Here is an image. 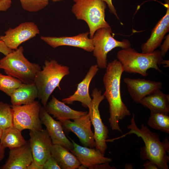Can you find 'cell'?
<instances>
[{
	"instance_id": "obj_24",
	"label": "cell",
	"mask_w": 169,
	"mask_h": 169,
	"mask_svg": "<svg viewBox=\"0 0 169 169\" xmlns=\"http://www.w3.org/2000/svg\"><path fill=\"white\" fill-rule=\"evenodd\" d=\"M21 131L13 126L3 130L0 138V144L5 148L10 150L25 145L26 141L21 133Z\"/></svg>"
},
{
	"instance_id": "obj_38",
	"label": "cell",
	"mask_w": 169,
	"mask_h": 169,
	"mask_svg": "<svg viewBox=\"0 0 169 169\" xmlns=\"http://www.w3.org/2000/svg\"><path fill=\"white\" fill-rule=\"evenodd\" d=\"M125 168L127 169H132L133 168V166L131 164L127 163L125 165Z\"/></svg>"
},
{
	"instance_id": "obj_41",
	"label": "cell",
	"mask_w": 169,
	"mask_h": 169,
	"mask_svg": "<svg viewBox=\"0 0 169 169\" xmlns=\"http://www.w3.org/2000/svg\"><path fill=\"white\" fill-rule=\"evenodd\" d=\"M53 2H57V1H60L63 0H51Z\"/></svg>"
},
{
	"instance_id": "obj_35",
	"label": "cell",
	"mask_w": 169,
	"mask_h": 169,
	"mask_svg": "<svg viewBox=\"0 0 169 169\" xmlns=\"http://www.w3.org/2000/svg\"><path fill=\"white\" fill-rule=\"evenodd\" d=\"M27 169H43L42 165H39L33 161L27 167Z\"/></svg>"
},
{
	"instance_id": "obj_3",
	"label": "cell",
	"mask_w": 169,
	"mask_h": 169,
	"mask_svg": "<svg viewBox=\"0 0 169 169\" xmlns=\"http://www.w3.org/2000/svg\"><path fill=\"white\" fill-rule=\"evenodd\" d=\"M117 58L124 71L128 73H137L146 77L147 70L151 68L162 73L159 66L163 59L159 50L149 53H139L130 47L119 50Z\"/></svg>"
},
{
	"instance_id": "obj_40",
	"label": "cell",
	"mask_w": 169,
	"mask_h": 169,
	"mask_svg": "<svg viewBox=\"0 0 169 169\" xmlns=\"http://www.w3.org/2000/svg\"><path fill=\"white\" fill-rule=\"evenodd\" d=\"M3 130L0 128V138L1 137V136L2 132Z\"/></svg>"
},
{
	"instance_id": "obj_36",
	"label": "cell",
	"mask_w": 169,
	"mask_h": 169,
	"mask_svg": "<svg viewBox=\"0 0 169 169\" xmlns=\"http://www.w3.org/2000/svg\"><path fill=\"white\" fill-rule=\"evenodd\" d=\"M5 149V148L0 144V161H2L4 157Z\"/></svg>"
},
{
	"instance_id": "obj_5",
	"label": "cell",
	"mask_w": 169,
	"mask_h": 169,
	"mask_svg": "<svg viewBox=\"0 0 169 169\" xmlns=\"http://www.w3.org/2000/svg\"><path fill=\"white\" fill-rule=\"evenodd\" d=\"M23 50V46H20L1 59L0 69L23 83H34L36 74L41 68L38 64L32 63L26 58Z\"/></svg>"
},
{
	"instance_id": "obj_15",
	"label": "cell",
	"mask_w": 169,
	"mask_h": 169,
	"mask_svg": "<svg viewBox=\"0 0 169 169\" xmlns=\"http://www.w3.org/2000/svg\"><path fill=\"white\" fill-rule=\"evenodd\" d=\"M69 139L74 146L73 149L70 151L71 152L77 157L81 164L86 168L93 169L97 165L109 163L112 161L111 158L105 157L99 150L81 146Z\"/></svg>"
},
{
	"instance_id": "obj_29",
	"label": "cell",
	"mask_w": 169,
	"mask_h": 169,
	"mask_svg": "<svg viewBox=\"0 0 169 169\" xmlns=\"http://www.w3.org/2000/svg\"><path fill=\"white\" fill-rule=\"evenodd\" d=\"M43 169H60L56 160L51 156L48 158L43 165Z\"/></svg>"
},
{
	"instance_id": "obj_11",
	"label": "cell",
	"mask_w": 169,
	"mask_h": 169,
	"mask_svg": "<svg viewBox=\"0 0 169 169\" xmlns=\"http://www.w3.org/2000/svg\"><path fill=\"white\" fill-rule=\"evenodd\" d=\"M72 121L70 120H61L63 130L69 132L72 131L79 139L83 146L95 147L94 133L91 130V123L87 114Z\"/></svg>"
},
{
	"instance_id": "obj_10",
	"label": "cell",
	"mask_w": 169,
	"mask_h": 169,
	"mask_svg": "<svg viewBox=\"0 0 169 169\" xmlns=\"http://www.w3.org/2000/svg\"><path fill=\"white\" fill-rule=\"evenodd\" d=\"M40 32L33 22H27L20 24L14 28H9L1 36L6 46L12 50L17 49L22 43L35 37Z\"/></svg>"
},
{
	"instance_id": "obj_1",
	"label": "cell",
	"mask_w": 169,
	"mask_h": 169,
	"mask_svg": "<svg viewBox=\"0 0 169 169\" xmlns=\"http://www.w3.org/2000/svg\"><path fill=\"white\" fill-rule=\"evenodd\" d=\"M103 81L105 89L103 94L109 103V122L111 130L121 133L119 123L127 116L131 115L130 111L123 102L120 93V80L124 68L117 59L109 63Z\"/></svg>"
},
{
	"instance_id": "obj_20",
	"label": "cell",
	"mask_w": 169,
	"mask_h": 169,
	"mask_svg": "<svg viewBox=\"0 0 169 169\" xmlns=\"http://www.w3.org/2000/svg\"><path fill=\"white\" fill-rule=\"evenodd\" d=\"M46 111L57 119L61 120H74L87 114V111L74 110L57 99L52 95V98L47 103L45 108Z\"/></svg>"
},
{
	"instance_id": "obj_22",
	"label": "cell",
	"mask_w": 169,
	"mask_h": 169,
	"mask_svg": "<svg viewBox=\"0 0 169 169\" xmlns=\"http://www.w3.org/2000/svg\"><path fill=\"white\" fill-rule=\"evenodd\" d=\"M140 104L150 112L167 114L169 113V95L164 94L161 90L145 97Z\"/></svg>"
},
{
	"instance_id": "obj_21",
	"label": "cell",
	"mask_w": 169,
	"mask_h": 169,
	"mask_svg": "<svg viewBox=\"0 0 169 169\" xmlns=\"http://www.w3.org/2000/svg\"><path fill=\"white\" fill-rule=\"evenodd\" d=\"M9 96L12 105L29 104L33 102L38 97V90L34 83H22L13 91Z\"/></svg>"
},
{
	"instance_id": "obj_14",
	"label": "cell",
	"mask_w": 169,
	"mask_h": 169,
	"mask_svg": "<svg viewBox=\"0 0 169 169\" xmlns=\"http://www.w3.org/2000/svg\"><path fill=\"white\" fill-rule=\"evenodd\" d=\"M39 117L42 124L46 127L53 144L61 145L69 151L73 149V143L64 134L61 122L54 119L43 106L40 108Z\"/></svg>"
},
{
	"instance_id": "obj_30",
	"label": "cell",
	"mask_w": 169,
	"mask_h": 169,
	"mask_svg": "<svg viewBox=\"0 0 169 169\" xmlns=\"http://www.w3.org/2000/svg\"><path fill=\"white\" fill-rule=\"evenodd\" d=\"M169 34H168L165 38V40L161 46L160 50L161 56L164 57L169 49Z\"/></svg>"
},
{
	"instance_id": "obj_12",
	"label": "cell",
	"mask_w": 169,
	"mask_h": 169,
	"mask_svg": "<svg viewBox=\"0 0 169 169\" xmlns=\"http://www.w3.org/2000/svg\"><path fill=\"white\" fill-rule=\"evenodd\" d=\"M29 143L33 161L43 165L51 155V139L46 130H29Z\"/></svg>"
},
{
	"instance_id": "obj_9",
	"label": "cell",
	"mask_w": 169,
	"mask_h": 169,
	"mask_svg": "<svg viewBox=\"0 0 169 169\" xmlns=\"http://www.w3.org/2000/svg\"><path fill=\"white\" fill-rule=\"evenodd\" d=\"M41 105L37 101L21 105H12L13 110V126L22 131L28 129L38 131L42 129L39 117Z\"/></svg>"
},
{
	"instance_id": "obj_26",
	"label": "cell",
	"mask_w": 169,
	"mask_h": 169,
	"mask_svg": "<svg viewBox=\"0 0 169 169\" xmlns=\"http://www.w3.org/2000/svg\"><path fill=\"white\" fill-rule=\"evenodd\" d=\"M13 114L12 105L0 102V128L2 130L13 126Z\"/></svg>"
},
{
	"instance_id": "obj_28",
	"label": "cell",
	"mask_w": 169,
	"mask_h": 169,
	"mask_svg": "<svg viewBox=\"0 0 169 169\" xmlns=\"http://www.w3.org/2000/svg\"><path fill=\"white\" fill-rule=\"evenodd\" d=\"M49 0H20L23 8L30 12L39 11L46 7Z\"/></svg>"
},
{
	"instance_id": "obj_32",
	"label": "cell",
	"mask_w": 169,
	"mask_h": 169,
	"mask_svg": "<svg viewBox=\"0 0 169 169\" xmlns=\"http://www.w3.org/2000/svg\"><path fill=\"white\" fill-rule=\"evenodd\" d=\"M13 51V50L10 49L6 46L4 42L1 40V35H0V52L5 56Z\"/></svg>"
},
{
	"instance_id": "obj_7",
	"label": "cell",
	"mask_w": 169,
	"mask_h": 169,
	"mask_svg": "<svg viewBox=\"0 0 169 169\" xmlns=\"http://www.w3.org/2000/svg\"><path fill=\"white\" fill-rule=\"evenodd\" d=\"M111 29L101 28L96 31L92 38L94 46L93 54L96 58L99 68L106 69L108 64L107 54L113 49L117 47L124 49L131 47L128 40H117L111 35Z\"/></svg>"
},
{
	"instance_id": "obj_18",
	"label": "cell",
	"mask_w": 169,
	"mask_h": 169,
	"mask_svg": "<svg viewBox=\"0 0 169 169\" xmlns=\"http://www.w3.org/2000/svg\"><path fill=\"white\" fill-rule=\"evenodd\" d=\"M99 70L96 64L91 65L83 80L77 85L76 91L68 97L63 99L62 101L65 104H71L75 101L81 103L84 107L88 108L92 99L89 93V88L91 81Z\"/></svg>"
},
{
	"instance_id": "obj_4",
	"label": "cell",
	"mask_w": 169,
	"mask_h": 169,
	"mask_svg": "<svg viewBox=\"0 0 169 169\" xmlns=\"http://www.w3.org/2000/svg\"><path fill=\"white\" fill-rule=\"evenodd\" d=\"M70 73L68 66L59 64L55 59L44 61L42 69L37 74L34 81L38 90V97L44 108L56 88L61 90V80Z\"/></svg>"
},
{
	"instance_id": "obj_8",
	"label": "cell",
	"mask_w": 169,
	"mask_h": 169,
	"mask_svg": "<svg viewBox=\"0 0 169 169\" xmlns=\"http://www.w3.org/2000/svg\"><path fill=\"white\" fill-rule=\"evenodd\" d=\"M91 96L93 98L88 107V114L94 128L95 148L104 155L107 148L106 142L108 138L109 130L102 121L99 107L105 97L102 94L101 90L96 88L92 90Z\"/></svg>"
},
{
	"instance_id": "obj_25",
	"label": "cell",
	"mask_w": 169,
	"mask_h": 169,
	"mask_svg": "<svg viewBox=\"0 0 169 169\" xmlns=\"http://www.w3.org/2000/svg\"><path fill=\"white\" fill-rule=\"evenodd\" d=\"M147 124L152 128L169 133L168 114L160 112H150Z\"/></svg>"
},
{
	"instance_id": "obj_19",
	"label": "cell",
	"mask_w": 169,
	"mask_h": 169,
	"mask_svg": "<svg viewBox=\"0 0 169 169\" xmlns=\"http://www.w3.org/2000/svg\"><path fill=\"white\" fill-rule=\"evenodd\" d=\"M33 161L29 142L20 147L10 150L8 157L2 169H27Z\"/></svg>"
},
{
	"instance_id": "obj_6",
	"label": "cell",
	"mask_w": 169,
	"mask_h": 169,
	"mask_svg": "<svg viewBox=\"0 0 169 169\" xmlns=\"http://www.w3.org/2000/svg\"><path fill=\"white\" fill-rule=\"evenodd\" d=\"M71 11L77 19L85 21L88 25L90 38L101 28L111 29L105 20L106 3L102 0H74Z\"/></svg>"
},
{
	"instance_id": "obj_27",
	"label": "cell",
	"mask_w": 169,
	"mask_h": 169,
	"mask_svg": "<svg viewBox=\"0 0 169 169\" xmlns=\"http://www.w3.org/2000/svg\"><path fill=\"white\" fill-rule=\"evenodd\" d=\"M22 83L17 78L0 73V90L9 96Z\"/></svg>"
},
{
	"instance_id": "obj_34",
	"label": "cell",
	"mask_w": 169,
	"mask_h": 169,
	"mask_svg": "<svg viewBox=\"0 0 169 169\" xmlns=\"http://www.w3.org/2000/svg\"><path fill=\"white\" fill-rule=\"evenodd\" d=\"M143 166L145 169H158L157 165L153 162L149 160H146Z\"/></svg>"
},
{
	"instance_id": "obj_2",
	"label": "cell",
	"mask_w": 169,
	"mask_h": 169,
	"mask_svg": "<svg viewBox=\"0 0 169 169\" xmlns=\"http://www.w3.org/2000/svg\"><path fill=\"white\" fill-rule=\"evenodd\" d=\"M127 128L130 130L129 132L120 137L133 134L142 139L145 144V146L141 148L140 152V157L142 160L153 162L158 169H168L169 157L166 153L169 152V141L167 137L161 142L159 135L152 132L143 124L139 128L136 124L134 113L131 124L127 126Z\"/></svg>"
},
{
	"instance_id": "obj_23",
	"label": "cell",
	"mask_w": 169,
	"mask_h": 169,
	"mask_svg": "<svg viewBox=\"0 0 169 169\" xmlns=\"http://www.w3.org/2000/svg\"><path fill=\"white\" fill-rule=\"evenodd\" d=\"M51 155L56 160L61 169H78L81 165L77 157L61 145L53 144Z\"/></svg>"
},
{
	"instance_id": "obj_31",
	"label": "cell",
	"mask_w": 169,
	"mask_h": 169,
	"mask_svg": "<svg viewBox=\"0 0 169 169\" xmlns=\"http://www.w3.org/2000/svg\"><path fill=\"white\" fill-rule=\"evenodd\" d=\"M11 0H0V11H6L11 7Z\"/></svg>"
},
{
	"instance_id": "obj_37",
	"label": "cell",
	"mask_w": 169,
	"mask_h": 169,
	"mask_svg": "<svg viewBox=\"0 0 169 169\" xmlns=\"http://www.w3.org/2000/svg\"><path fill=\"white\" fill-rule=\"evenodd\" d=\"M161 64L163 65L164 67H168L169 66V60H164L163 59L162 62Z\"/></svg>"
},
{
	"instance_id": "obj_33",
	"label": "cell",
	"mask_w": 169,
	"mask_h": 169,
	"mask_svg": "<svg viewBox=\"0 0 169 169\" xmlns=\"http://www.w3.org/2000/svg\"><path fill=\"white\" fill-rule=\"evenodd\" d=\"M104 2H105L106 3L109 8L110 11L111 13L114 14L116 17L118 19L120 22V23L122 24V23L120 21V20L119 19V18L117 14L116 11L114 7V5L112 3V0H102Z\"/></svg>"
},
{
	"instance_id": "obj_13",
	"label": "cell",
	"mask_w": 169,
	"mask_h": 169,
	"mask_svg": "<svg viewBox=\"0 0 169 169\" xmlns=\"http://www.w3.org/2000/svg\"><path fill=\"white\" fill-rule=\"evenodd\" d=\"M123 81L131 98L135 102L138 104H140L145 97L160 90L162 87L161 82L144 79L125 77Z\"/></svg>"
},
{
	"instance_id": "obj_39",
	"label": "cell",
	"mask_w": 169,
	"mask_h": 169,
	"mask_svg": "<svg viewBox=\"0 0 169 169\" xmlns=\"http://www.w3.org/2000/svg\"><path fill=\"white\" fill-rule=\"evenodd\" d=\"M79 169H87L82 165L81 164L78 167Z\"/></svg>"
},
{
	"instance_id": "obj_16",
	"label": "cell",
	"mask_w": 169,
	"mask_h": 169,
	"mask_svg": "<svg viewBox=\"0 0 169 169\" xmlns=\"http://www.w3.org/2000/svg\"><path fill=\"white\" fill-rule=\"evenodd\" d=\"M89 34V32H87L72 37L41 36L40 38L54 48L62 46H69L80 48L90 52L93 50L94 46L92 39L88 37Z\"/></svg>"
},
{
	"instance_id": "obj_17",
	"label": "cell",
	"mask_w": 169,
	"mask_h": 169,
	"mask_svg": "<svg viewBox=\"0 0 169 169\" xmlns=\"http://www.w3.org/2000/svg\"><path fill=\"white\" fill-rule=\"evenodd\" d=\"M165 6L167 8L164 16L157 23L152 29L150 38L141 47L142 53H149L153 52L160 46L166 34L169 31V0Z\"/></svg>"
}]
</instances>
